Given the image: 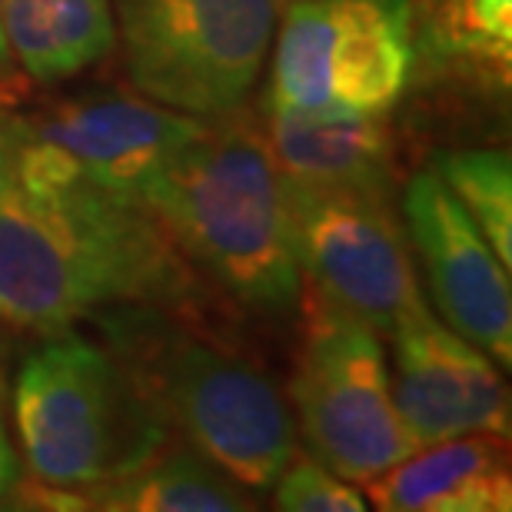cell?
Here are the masks:
<instances>
[{
	"label": "cell",
	"instance_id": "3957f363",
	"mask_svg": "<svg viewBox=\"0 0 512 512\" xmlns=\"http://www.w3.org/2000/svg\"><path fill=\"white\" fill-rule=\"evenodd\" d=\"M97 320L170 433L250 493L276 483L296 456V419L260 366L160 306H117Z\"/></svg>",
	"mask_w": 512,
	"mask_h": 512
},
{
	"label": "cell",
	"instance_id": "5b68a950",
	"mask_svg": "<svg viewBox=\"0 0 512 512\" xmlns=\"http://www.w3.org/2000/svg\"><path fill=\"white\" fill-rule=\"evenodd\" d=\"M130 84L160 107L220 117L247 104L280 0H110Z\"/></svg>",
	"mask_w": 512,
	"mask_h": 512
},
{
	"label": "cell",
	"instance_id": "d6986e66",
	"mask_svg": "<svg viewBox=\"0 0 512 512\" xmlns=\"http://www.w3.org/2000/svg\"><path fill=\"white\" fill-rule=\"evenodd\" d=\"M24 97V84H20L17 70L0 74V183L7 180L10 163V140H14V120H17V100Z\"/></svg>",
	"mask_w": 512,
	"mask_h": 512
},
{
	"label": "cell",
	"instance_id": "7c38bea8",
	"mask_svg": "<svg viewBox=\"0 0 512 512\" xmlns=\"http://www.w3.org/2000/svg\"><path fill=\"white\" fill-rule=\"evenodd\" d=\"M363 496L383 512H506L512 479L503 436L473 433L419 446L366 479Z\"/></svg>",
	"mask_w": 512,
	"mask_h": 512
},
{
	"label": "cell",
	"instance_id": "2e32d148",
	"mask_svg": "<svg viewBox=\"0 0 512 512\" xmlns=\"http://www.w3.org/2000/svg\"><path fill=\"white\" fill-rule=\"evenodd\" d=\"M416 47L439 64L509 80L512 0H416Z\"/></svg>",
	"mask_w": 512,
	"mask_h": 512
},
{
	"label": "cell",
	"instance_id": "30bf717a",
	"mask_svg": "<svg viewBox=\"0 0 512 512\" xmlns=\"http://www.w3.org/2000/svg\"><path fill=\"white\" fill-rule=\"evenodd\" d=\"M406 233L423 263L436 310L459 336L489 353L496 366L512 363L509 266L489 247L436 170L416 173L403 190Z\"/></svg>",
	"mask_w": 512,
	"mask_h": 512
},
{
	"label": "cell",
	"instance_id": "ba28073f",
	"mask_svg": "<svg viewBox=\"0 0 512 512\" xmlns=\"http://www.w3.org/2000/svg\"><path fill=\"white\" fill-rule=\"evenodd\" d=\"M286 207L300 273L313 280L316 296L393 336L423 296L389 193L286 180Z\"/></svg>",
	"mask_w": 512,
	"mask_h": 512
},
{
	"label": "cell",
	"instance_id": "52a82bcc",
	"mask_svg": "<svg viewBox=\"0 0 512 512\" xmlns=\"http://www.w3.org/2000/svg\"><path fill=\"white\" fill-rule=\"evenodd\" d=\"M293 419L326 469L350 483L416 453L393 403L383 336L316 296L290 380Z\"/></svg>",
	"mask_w": 512,
	"mask_h": 512
},
{
	"label": "cell",
	"instance_id": "4fadbf2b",
	"mask_svg": "<svg viewBox=\"0 0 512 512\" xmlns=\"http://www.w3.org/2000/svg\"><path fill=\"white\" fill-rule=\"evenodd\" d=\"M266 143L286 180L393 193L396 143L376 117H310L266 107Z\"/></svg>",
	"mask_w": 512,
	"mask_h": 512
},
{
	"label": "cell",
	"instance_id": "6da1fadb",
	"mask_svg": "<svg viewBox=\"0 0 512 512\" xmlns=\"http://www.w3.org/2000/svg\"><path fill=\"white\" fill-rule=\"evenodd\" d=\"M197 286L140 200L80 177L47 190L0 183V320L54 333L117 306L183 313Z\"/></svg>",
	"mask_w": 512,
	"mask_h": 512
},
{
	"label": "cell",
	"instance_id": "5bb4252c",
	"mask_svg": "<svg viewBox=\"0 0 512 512\" xmlns=\"http://www.w3.org/2000/svg\"><path fill=\"white\" fill-rule=\"evenodd\" d=\"M10 57L40 87L64 84L117 47L110 0H0Z\"/></svg>",
	"mask_w": 512,
	"mask_h": 512
},
{
	"label": "cell",
	"instance_id": "ffe728a7",
	"mask_svg": "<svg viewBox=\"0 0 512 512\" xmlns=\"http://www.w3.org/2000/svg\"><path fill=\"white\" fill-rule=\"evenodd\" d=\"M17 479H20V463H17V453L7 439V426H4V406H0V493L10 496L17 489Z\"/></svg>",
	"mask_w": 512,
	"mask_h": 512
},
{
	"label": "cell",
	"instance_id": "9a60e30c",
	"mask_svg": "<svg viewBox=\"0 0 512 512\" xmlns=\"http://www.w3.org/2000/svg\"><path fill=\"white\" fill-rule=\"evenodd\" d=\"M77 496L84 509L114 512H243L256 506V493L203 459L197 449H170V443L133 473Z\"/></svg>",
	"mask_w": 512,
	"mask_h": 512
},
{
	"label": "cell",
	"instance_id": "277c9868",
	"mask_svg": "<svg viewBox=\"0 0 512 512\" xmlns=\"http://www.w3.org/2000/svg\"><path fill=\"white\" fill-rule=\"evenodd\" d=\"M14 419L30 476L74 493L114 483L170 443L120 356L84 336H60L27 356Z\"/></svg>",
	"mask_w": 512,
	"mask_h": 512
},
{
	"label": "cell",
	"instance_id": "8fae6325",
	"mask_svg": "<svg viewBox=\"0 0 512 512\" xmlns=\"http://www.w3.org/2000/svg\"><path fill=\"white\" fill-rule=\"evenodd\" d=\"M393 403L416 446L509 436V393L496 360L419 303L393 330Z\"/></svg>",
	"mask_w": 512,
	"mask_h": 512
},
{
	"label": "cell",
	"instance_id": "e0dca14e",
	"mask_svg": "<svg viewBox=\"0 0 512 512\" xmlns=\"http://www.w3.org/2000/svg\"><path fill=\"white\" fill-rule=\"evenodd\" d=\"M436 177L476 220L489 247L512 266V160L506 150L476 147L436 157Z\"/></svg>",
	"mask_w": 512,
	"mask_h": 512
},
{
	"label": "cell",
	"instance_id": "ac0fdd59",
	"mask_svg": "<svg viewBox=\"0 0 512 512\" xmlns=\"http://www.w3.org/2000/svg\"><path fill=\"white\" fill-rule=\"evenodd\" d=\"M273 506L286 512H363L366 496L320 459H290L276 476Z\"/></svg>",
	"mask_w": 512,
	"mask_h": 512
},
{
	"label": "cell",
	"instance_id": "9c48e42d",
	"mask_svg": "<svg viewBox=\"0 0 512 512\" xmlns=\"http://www.w3.org/2000/svg\"><path fill=\"white\" fill-rule=\"evenodd\" d=\"M200 127L203 117L160 107L143 94H80L40 110H20L27 140L80 180L127 200H140Z\"/></svg>",
	"mask_w": 512,
	"mask_h": 512
},
{
	"label": "cell",
	"instance_id": "8992f818",
	"mask_svg": "<svg viewBox=\"0 0 512 512\" xmlns=\"http://www.w3.org/2000/svg\"><path fill=\"white\" fill-rule=\"evenodd\" d=\"M416 64V0H293L273 54L266 107L376 117Z\"/></svg>",
	"mask_w": 512,
	"mask_h": 512
},
{
	"label": "cell",
	"instance_id": "44dd1931",
	"mask_svg": "<svg viewBox=\"0 0 512 512\" xmlns=\"http://www.w3.org/2000/svg\"><path fill=\"white\" fill-rule=\"evenodd\" d=\"M14 70V57L7 50V37H4V20H0V74H10Z\"/></svg>",
	"mask_w": 512,
	"mask_h": 512
},
{
	"label": "cell",
	"instance_id": "7a4b0ae2",
	"mask_svg": "<svg viewBox=\"0 0 512 512\" xmlns=\"http://www.w3.org/2000/svg\"><path fill=\"white\" fill-rule=\"evenodd\" d=\"M173 247L240 310L286 323L303 306L286 180L243 107L207 117L143 190Z\"/></svg>",
	"mask_w": 512,
	"mask_h": 512
}]
</instances>
